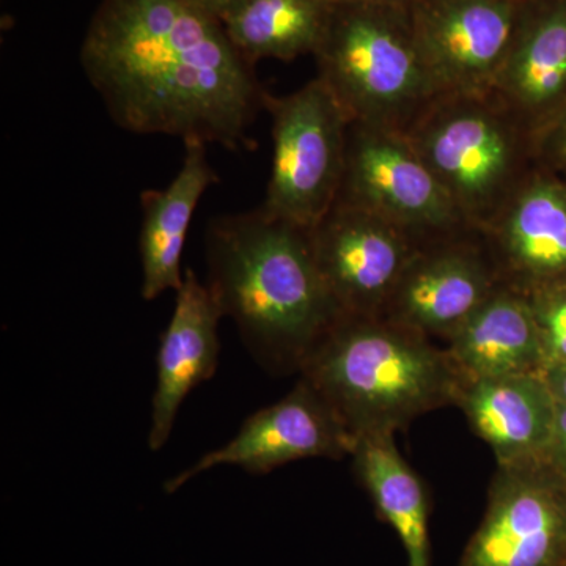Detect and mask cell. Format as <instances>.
<instances>
[{
  "mask_svg": "<svg viewBox=\"0 0 566 566\" xmlns=\"http://www.w3.org/2000/svg\"><path fill=\"white\" fill-rule=\"evenodd\" d=\"M81 65L115 125L249 148L266 91L221 21L193 0H102Z\"/></svg>",
  "mask_w": 566,
  "mask_h": 566,
  "instance_id": "6da1fadb",
  "label": "cell"
},
{
  "mask_svg": "<svg viewBox=\"0 0 566 566\" xmlns=\"http://www.w3.org/2000/svg\"><path fill=\"white\" fill-rule=\"evenodd\" d=\"M208 282L222 316L270 370H301L342 314L327 293L308 229L262 207L216 216L207 229Z\"/></svg>",
  "mask_w": 566,
  "mask_h": 566,
  "instance_id": "7a4b0ae2",
  "label": "cell"
},
{
  "mask_svg": "<svg viewBox=\"0 0 566 566\" xmlns=\"http://www.w3.org/2000/svg\"><path fill=\"white\" fill-rule=\"evenodd\" d=\"M300 371L354 441L457 403L463 382L447 352L379 316L342 315Z\"/></svg>",
  "mask_w": 566,
  "mask_h": 566,
  "instance_id": "3957f363",
  "label": "cell"
},
{
  "mask_svg": "<svg viewBox=\"0 0 566 566\" xmlns=\"http://www.w3.org/2000/svg\"><path fill=\"white\" fill-rule=\"evenodd\" d=\"M314 55L316 77L349 122L405 133L442 95L417 46L409 7L333 3Z\"/></svg>",
  "mask_w": 566,
  "mask_h": 566,
  "instance_id": "277c9868",
  "label": "cell"
},
{
  "mask_svg": "<svg viewBox=\"0 0 566 566\" xmlns=\"http://www.w3.org/2000/svg\"><path fill=\"white\" fill-rule=\"evenodd\" d=\"M465 227L485 232L531 172V133L488 95L447 93L403 133Z\"/></svg>",
  "mask_w": 566,
  "mask_h": 566,
  "instance_id": "5b68a950",
  "label": "cell"
},
{
  "mask_svg": "<svg viewBox=\"0 0 566 566\" xmlns=\"http://www.w3.org/2000/svg\"><path fill=\"white\" fill-rule=\"evenodd\" d=\"M273 118V166L262 205L268 214L312 229L340 191L346 117L318 77L286 96H264Z\"/></svg>",
  "mask_w": 566,
  "mask_h": 566,
  "instance_id": "8992f818",
  "label": "cell"
},
{
  "mask_svg": "<svg viewBox=\"0 0 566 566\" xmlns=\"http://www.w3.org/2000/svg\"><path fill=\"white\" fill-rule=\"evenodd\" d=\"M335 202L375 212L420 238L465 227L408 137L371 123L348 122L344 175Z\"/></svg>",
  "mask_w": 566,
  "mask_h": 566,
  "instance_id": "52a82bcc",
  "label": "cell"
},
{
  "mask_svg": "<svg viewBox=\"0 0 566 566\" xmlns=\"http://www.w3.org/2000/svg\"><path fill=\"white\" fill-rule=\"evenodd\" d=\"M566 480L543 460L499 465L458 566H565Z\"/></svg>",
  "mask_w": 566,
  "mask_h": 566,
  "instance_id": "ba28073f",
  "label": "cell"
},
{
  "mask_svg": "<svg viewBox=\"0 0 566 566\" xmlns=\"http://www.w3.org/2000/svg\"><path fill=\"white\" fill-rule=\"evenodd\" d=\"M532 3L419 0L409 7L417 46L439 92H493Z\"/></svg>",
  "mask_w": 566,
  "mask_h": 566,
  "instance_id": "9c48e42d",
  "label": "cell"
},
{
  "mask_svg": "<svg viewBox=\"0 0 566 566\" xmlns=\"http://www.w3.org/2000/svg\"><path fill=\"white\" fill-rule=\"evenodd\" d=\"M311 233L316 268L342 315L379 316L420 237L381 216L335 202Z\"/></svg>",
  "mask_w": 566,
  "mask_h": 566,
  "instance_id": "30bf717a",
  "label": "cell"
},
{
  "mask_svg": "<svg viewBox=\"0 0 566 566\" xmlns=\"http://www.w3.org/2000/svg\"><path fill=\"white\" fill-rule=\"evenodd\" d=\"M353 447L352 434L329 405L314 387L301 379L293 392L281 401L249 417L232 441L167 480L164 490L175 493L196 476L219 465H238L249 474L263 475L305 458L338 460L352 455Z\"/></svg>",
  "mask_w": 566,
  "mask_h": 566,
  "instance_id": "8fae6325",
  "label": "cell"
},
{
  "mask_svg": "<svg viewBox=\"0 0 566 566\" xmlns=\"http://www.w3.org/2000/svg\"><path fill=\"white\" fill-rule=\"evenodd\" d=\"M494 262L471 244L420 249L379 318L424 337H453L501 283Z\"/></svg>",
  "mask_w": 566,
  "mask_h": 566,
  "instance_id": "7c38bea8",
  "label": "cell"
},
{
  "mask_svg": "<svg viewBox=\"0 0 566 566\" xmlns=\"http://www.w3.org/2000/svg\"><path fill=\"white\" fill-rule=\"evenodd\" d=\"M502 282L528 293L566 281V181L535 169L485 230Z\"/></svg>",
  "mask_w": 566,
  "mask_h": 566,
  "instance_id": "4fadbf2b",
  "label": "cell"
},
{
  "mask_svg": "<svg viewBox=\"0 0 566 566\" xmlns=\"http://www.w3.org/2000/svg\"><path fill=\"white\" fill-rule=\"evenodd\" d=\"M221 308L192 270L185 271L172 318L156 354V389L151 401L148 446L158 452L166 444L178 409L189 392L208 381L218 368Z\"/></svg>",
  "mask_w": 566,
  "mask_h": 566,
  "instance_id": "5bb4252c",
  "label": "cell"
},
{
  "mask_svg": "<svg viewBox=\"0 0 566 566\" xmlns=\"http://www.w3.org/2000/svg\"><path fill=\"white\" fill-rule=\"evenodd\" d=\"M457 405L472 431L493 450L497 465L543 460L558 403L543 374L461 382Z\"/></svg>",
  "mask_w": 566,
  "mask_h": 566,
  "instance_id": "9a60e30c",
  "label": "cell"
},
{
  "mask_svg": "<svg viewBox=\"0 0 566 566\" xmlns=\"http://www.w3.org/2000/svg\"><path fill=\"white\" fill-rule=\"evenodd\" d=\"M491 95L534 134L566 103V0L528 7Z\"/></svg>",
  "mask_w": 566,
  "mask_h": 566,
  "instance_id": "2e32d148",
  "label": "cell"
},
{
  "mask_svg": "<svg viewBox=\"0 0 566 566\" xmlns=\"http://www.w3.org/2000/svg\"><path fill=\"white\" fill-rule=\"evenodd\" d=\"M463 381L543 374L542 340L526 293L501 282L447 348Z\"/></svg>",
  "mask_w": 566,
  "mask_h": 566,
  "instance_id": "e0dca14e",
  "label": "cell"
},
{
  "mask_svg": "<svg viewBox=\"0 0 566 566\" xmlns=\"http://www.w3.org/2000/svg\"><path fill=\"white\" fill-rule=\"evenodd\" d=\"M202 140H185L180 172L163 191L140 193L142 297L153 301L167 290L177 292L185 274L181 255L197 205L219 182Z\"/></svg>",
  "mask_w": 566,
  "mask_h": 566,
  "instance_id": "ac0fdd59",
  "label": "cell"
},
{
  "mask_svg": "<svg viewBox=\"0 0 566 566\" xmlns=\"http://www.w3.org/2000/svg\"><path fill=\"white\" fill-rule=\"evenodd\" d=\"M352 457L376 512L394 528L408 566H431L430 505L419 475L395 446V433L359 436Z\"/></svg>",
  "mask_w": 566,
  "mask_h": 566,
  "instance_id": "d6986e66",
  "label": "cell"
},
{
  "mask_svg": "<svg viewBox=\"0 0 566 566\" xmlns=\"http://www.w3.org/2000/svg\"><path fill=\"white\" fill-rule=\"evenodd\" d=\"M331 11V0H245L223 28L253 65L263 59L290 62L315 54Z\"/></svg>",
  "mask_w": 566,
  "mask_h": 566,
  "instance_id": "ffe728a7",
  "label": "cell"
},
{
  "mask_svg": "<svg viewBox=\"0 0 566 566\" xmlns=\"http://www.w3.org/2000/svg\"><path fill=\"white\" fill-rule=\"evenodd\" d=\"M526 294L538 326L545 370L566 364V281Z\"/></svg>",
  "mask_w": 566,
  "mask_h": 566,
  "instance_id": "44dd1931",
  "label": "cell"
},
{
  "mask_svg": "<svg viewBox=\"0 0 566 566\" xmlns=\"http://www.w3.org/2000/svg\"><path fill=\"white\" fill-rule=\"evenodd\" d=\"M535 169L566 181V103L532 134Z\"/></svg>",
  "mask_w": 566,
  "mask_h": 566,
  "instance_id": "7402d4cb",
  "label": "cell"
},
{
  "mask_svg": "<svg viewBox=\"0 0 566 566\" xmlns=\"http://www.w3.org/2000/svg\"><path fill=\"white\" fill-rule=\"evenodd\" d=\"M543 461L566 480V405H558L553 438Z\"/></svg>",
  "mask_w": 566,
  "mask_h": 566,
  "instance_id": "603a6c76",
  "label": "cell"
},
{
  "mask_svg": "<svg viewBox=\"0 0 566 566\" xmlns=\"http://www.w3.org/2000/svg\"><path fill=\"white\" fill-rule=\"evenodd\" d=\"M193 2L223 24V21L232 17L245 0H193Z\"/></svg>",
  "mask_w": 566,
  "mask_h": 566,
  "instance_id": "cb8c5ba5",
  "label": "cell"
},
{
  "mask_svg": "<svg viewBox=\"0 0 566 566\" xmlns=\"http://www.w3.org/2000/svg\"><path fill=\"white\" fill-rule=\"evenodd\" d=\"M551 392L556 397L558 405H566V364L554 365L543 371Z\"/></svg>",
  "mask_w": 566,
  "mask_h": 566,
  "instance_id": "d4e9b609",
  "label": "cell"
},
{
  "mask_svg": "<svg viewBox=\"0 0 566 566\" xmlns=\"http://www.w3.org/2000/svg\"><path fill=\"white\" fill-rule=\"evenodd\" d=\"M333 3H364V6L411 7L419 0H331Z\"/></svg>",
  "mask_w": 566,
  "mask_h": 566,
  "instance_id": "484cf974",
  "label": "cell"
},
{
  "mask_svg": "<svg viewBox=\"0 0 566 566\" xmlns=\"http://www.w3.org/2000/svg\"><path fill=\"white\" fill-rule=\"evenodd\" d=\"M524 2H536V0H524Z\"/></svg>",
  "mask_w": 566,
  "mask_h": 566,
  "instance_id": "4316f807",
  "label": "cell"
},
{
  "mask_svg": "<svg viewBox=\"0 0 566 566\" xmlns=\"http://www.w3.org/2000/svg\"><path fill=\"white\" fill-rule=\"evenodd\" d=\"M566 566V565H565Z\"/></svg>",
  "mask_w": 566,
  "mask_h": 566,
  "instance_id": "83f0119b",
  "label": "cell"
}]
</instances>
